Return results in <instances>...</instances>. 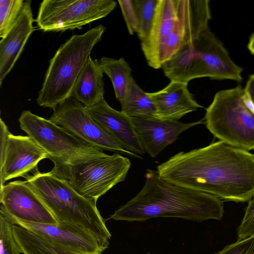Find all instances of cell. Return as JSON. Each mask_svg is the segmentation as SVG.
Listing matches in <instances>:
<instances>
[{"mask_svg": "<svg viewBox=\"0 0 254 254\" xmlns=\"http://www.w3.org/2000/svg\"><path fill=\"white\" fill-rule=\"evenodd\" d=\"M157 168L166 180L225 200L254 197V154L220 140L180 152Z\"/></svg>", "mask_w": 254, "mask_h": 254, "instance_id": "1", "label": "cell"}, {"mask_svg": "<svg viewBox=\"0 0 254 254\" xmlns=\"http://www.w3.org/2000/svg\"><path fill=\"white\" fill-rule=\"evenodd\" d=\"M145 177L141 190L110 219L132 222L169 217L201 222L222 218L223 202L217 196L166 180L157 171L148 169Z\"/></svg>", "mask_w": 254, "mask_h": 254, "instance_id": "2", "label": "cell"}, {"mask_svg": "<svg viewBox=\"0 0 254 254\" xmlns=\"http://www.w3.org/2000/svg\"><path fill=\"white\" fill-rule=\"evenodd\" d=\"M24 178L58 223L83 229L109 247L111 234L96 202L80 195L66 181L50 171L41 173L37 169Z\"/></svg>", "mask_w": 254, "mask_h": 254, "instance_id": "3", "label": "cell"}, {"mask_svg": "<svg viewBox=\"0 0 254 254\" xmlns=\"http://www.w3.org/2000/svg\"><path fill=\"white\" fill-rule=\"evenodd\" d=\"M161 68L171 81L187 83L200 77L237 82L243 79V69L233 61L209 28L164 63Z\"/></svg>", "mask_w": 254, "mask_h": 254, "instance_id": "4", "label": "cell"}, {"mask_svg": "<svg viewBox=\"0 0 254 254\" xmlns=\"http://www.w3.org/2000/svg\"><path fill=\"white\" fill-rule=\"evenodd\" d=\"M106 28L99 25L82 34H74L50 60L36 99L41 107L53 109L71 97L75 82Z\"/></svg>", "mask_w": 254, "mask_h": 254, "instance_id": "5", "label": "cell"}, {"mask_svg": "<svg viewBox=\"0 0 254 254\" xmlns=\"http://www.w3.org/2000/svg\"><path fill=\"white\" fill-rule=\"evenodd\" d=\"M204 121L220 141L254 150V107L241 86L217 92L206 109Z\"/></svg>", "mask_w": 254, "mask_h": 254, "instance_id": "6", "label": "cell"}, {"mask_svg": "<svg viewBox=\"0 0 254 254\" xmlns=\"http://www.w3.org/2000/svg\"><path fill=\"white\" fill-rule=\"evenodd\" d=\"M50 171L66 181L80 195L96 202L126 179L130 160L118 153L73 164L54 163Z\"/></svg>", "mask_w": 254, "mask_h": 254, "instance_id": "7", "label": "cell"}, {"mask_svg": "<svg viewBox=\"0 0 254 254\" xmlns=\"http://www.w3.org/2000/svg\"><path fill=\"white\" fill-rule=\"evenodd\" d=\"M18 122L20 128L47 153L54 163L73 164L107 155L29 110L21 113Z\"/></svg>", "mask_w": 254, "mask_h": 254, "instance_id": "8", "label": "cell"}, {"mask_svg": "<svg viewBox=\"0 0 254 254\" xmlns=\"http://www.w3.org/2000/svg\"><path fill=\"white\" fill-rule=\"evenodd\" d=\"M116 5L113 0H44L35 21L44 32L81 29L107 16Z\"/></svg>", "mask_w": 254, "mask_h": 254, "instance_id": "9", "label": "cell"}, {"mask_svg": "<svg viewBox=\"0 0 254 254\" xmlns=\"http://www.w3.org/2000/svg\"><path fill=\"white\" fill-rule=\"evenodd\" d=\"M53 110L49 120L78 139L103 151H115L141 158L139 155L125 149L73 97H69Z\"/></svg>", "mask_w": 254, "mask_h": 254, "instance_id": "10", "label": "cell"}, {"mask_svg": "<svg viewBox=\"0 0 254 254\" xmlns=\"http://www.w3.org/2000/svg\"><path fill=\"white\" fill-rule=\"evenodd\" d=\"M0 215L10 223L69 251L81 254H101L107 248L88 231L67 224L32 223L15 218L0 206Z\"/></svg>", "mask_w": 254, "mask_h": 254, "instance_id": "11", "label": "cell"}, {"mask_svg": "<svg viewBox=\"0 0 254 254\" xmlns=\"http://www.w3.org/2000/svg\"><path fill=\"white\" fill-rule=\"evenodd\" d=\"M210 19L209 0H179L178 15L165 47L163 64L181 49L197 39L209 28Z\"/></svg>", "mask_w": 254, "mask_h": 254, "instance_id": "12", "label": "cell"}, {"mask_svg": "<svg viewBox=\"0 0 254 254\" xmlns=\"http://www.w3.org/2000/svg\"><path fill=\"white\" fill-rule=\"evenodd\" d=\"M0 206L11 216L26 222L58 224L53 214L25 181L0 187Z\"/></svg>", "mask_w": 254, "mask_h": 254, "instance_id": "13", "label": "cell"}, {"mask_svg": "<svg viewBox=\"0 0 254 254\" xmlns=\"http://www.w3.org/2000/svg\"><path fill=\"white\" fill-rule=\"evenodd\" d=\"M48 158L47 153L29 136L10 133L3 160L0 162V187L14 178H25Z\"/></svg>", "mask_w": 254, "mask_h": 254, "instance_id": "14", "label": "cell"}, {"mask_svg": "<svg viewBox=\"0 0 254 254\" xmlns=\"http://www.w3.org/2000/svg\"><path fill=\"white\" fill-rule=\"evenodd\" d=\"M131 119L145 152L153 158L176 141L183 132L196 125L205 124L203 120L183 123L157 118Z\"/></svg>", "mask_w": 254, "mask_h": 254, "instance_id": "15", "label": "cell"}, {"mask_svg": "<svg viewBox=\"0 0 254 254\" xmlns=\"http://www.w3.org/2000/svg\"><path fill=\"white\" fill-rule=\"evenodd\" d=\"M179 0H158L153 25L147 37L140 43L148 65L159 69L168 38L177 18Z\"/></svg>", "mask_w": 254, "mask_h": 254, "instance_id": "16", "label": "cell"}, {"mask_svg": "<svg viewBox=\"0 0 254 254\" xmlns=\"http://www.w3.org/2000/svg\"><path fill=\"white\" fill-rule=\"evenodd\" d=\"M85 108L94 121L125 149L137 155L145 153L131 119L122 111L112 108L104 99Z\"/></svg>", "mask_w": 254, "mask_h": 254, "instance_id": "17", "label": "cell"}, {"mask_svg": "<svg viewBox=\"0 0 254 254\" xmlns=\"http://www.w3.org/2000/svg\"><path fill=\"white\" fill-rule=\"evenodd\" d=\"M31 0L24 1L15 24L0 41V86L12 69L31 34L35 30Z\"/></svg>", "mask_w": 254, "mask_h": 254, "instance_id": "18", "label": "cell"}, {"mask_svg": "<svg viewBox=\"0 0 254 254\" xmlns=\"http://www.w3.org/2000/svg\"><path fill=\"white\" fill-rule=\"evenodd\" d=\"M188 83L171 81L162 89L147 94L154 104L157 118L178 121L187 114L203 108L193 98Z\"/></svg>", "mask_w": 254, "mask_h": 254, "instance_id": "19", "label": "cell"}, {"mask_svg": "<svg viewBox=\"0 0 254 254\" xmlns=\"http://www.w3.org/2000/svg\"><path fill=\"white\" fill-rule=\"evenodd\" d=\"M103 73L99 61L90 56L77 78L71 97L85 107L98 103L104 99Z\"/></svg>", "mask_w": 254, "mask_h": 254, "instance_id": "20", "label": "cell"}, {"mask_svg": "<svg viewBox=\"0 0 254 254\" xmlns=\"http://www.w3.org/2000/svg\"><path fill=\"white\" fill-rule=\"evenodd\" d=\"M120 103L121 111L130 118H157L156 107L147 92L139 86L132 76Z\"/></svg>", "mask_w": 254, "mask_h": 254, "instance_id": "21", "label": "cell"}, {"mask_svg": "<svg viewBox=\"0 0 254 254\" xmlns=\"http://www.w3.org/2000/svg\"><path fill=\"white\" fill-rule=\"evenodd\" d=\"M12 231L23 254H81L58 246L16 225L12 224Z\"/></svg>", "mask_w": 254, "mask_h": 254, "instance_id": "22", "label": "cell"}, {"mask_svg": "<svg viewBox=\"0 0 254 254\" xmlns=\"http://www.w3.org/2000/svg\"><path fill=\"white\" fill-rule=\"evenodd\" d=\"M100 65L110 78L114 89L116 99L120 102L126 92L132 77V69L123 58L119 59L103 57L99 60Z\"/></svg>", "mask_w": 254, "mask_h": 254, "instance_id": "23", "label": "cell"}, {"mask_svg": "<svg viewBox=\"0 0 254 254\" xmlns=\"http://www.w3.org/2000/svg\"><path fill=\"white\" fill-rule=\"evenodd\" d=\"M135 8L138 29L136 33L141 41L148 36L154 22L158 0H133Z\"/></svg>", "mask_w": 254, "mask_h": 254, "instance_id": "24", "label": "cell"}, {"mask_svg": "<svg viewBox=\"0 0 254 254\" xmlns=\"http://www.w3.org/2000/svg\"><path fill=\"white\" fill-rule=\"evenodd\" d=\"M23 0H0V37H4L15 24L22 10Z\"/></svg>", "mask_w": 254, "mask_h": 254, "instance_id": "25", "label": "cell"}, {"mask_svg": "<svg viewBox=\"0 0 254 254\" xmlns=\"http://www.w3.org/2000/svg\"><path fill=\"white\" fill-rule=\"evenodd\" d=\"M13 236L12 224L0 215V254H20Z\"/></svg>", "mask_w": 254, "mask_h": 254, "instance_id": "26", "label": "cell"}, {"mask_svg": "<svg viewBox=\"0 0 254 254\" xmlns=\"http://www.w3.org/2000/svg\"><path fill=\"white\" fill-rule=\"evenodd\" d=\"M254 236V197L249 201L241 224L237 230L238 241Z\"/></svg>", "mask_w": 254, "mask_h": 254, "instance_id": "27", "label": "cell"}, {"mask_svg": "<svg viewBox=\"0 0 254 254\" xmlns=\"http://www.w3.org/2000/svg\"><path fill=\"white\" fill-rule=\"evenodd\" d=\"M118 1L129 33L130 35L137 33L138 22L133 0H119Z\"/></svg>", "mask_w": 254, "mask_h": 254, "instance_id": "28", "label": "cell"}, {"mask_svg": "<svg viewBox=\"0 0 254 254\" xmlns=\"http://www.w3.org/2000/svg\"><path fill=\"white\" fill-rule=\"evenodd\" d=\"M216 254H254V236L227 245Z\"/></svg>", "mask_w": 254, "mask_h": 254, "instance_id": "29", "label": "cell"}, {"mask_svg": "<svg viewBox=\"0 0 254 254\" xmlns=\"http://www.w3.org/2000/svg\"><path fill=\"white\" fill-rule=\"evenodd\" d=\"M9 132L8 127L4 122L0 119V162L4 158L5 148L7 143Z\"/></svg>", "mask_w": 254, "mask_h": 254, "instance_id": "30", "label": "cell"}, {"mask_svg": "<svg viewBox=\"0 0 254 254\" xmlns=\"http://www.w3.org/2000/svg\"><path fill=\"white\" fill-rule=\"evenodd\" d=\"M244 89V91L254 107V74L251 75Z\"/></svg>", "mask_w": 254, "mask_h": 254, "instance_id": "31", "label": "cell"}, {"mask_svg": "<svg viewBox=\"0 0 254 254\" xmlns=\"http://www.w3.org/2000/svg\"><path fill=\"white\" fill-rule=\"evenodd\" d=\"M248 48L250 52L254 55V33L251 35L250 38Z\"/></svg>", "mask_w": 254, "mask_h": 254, "instance_id": "32", "label": "cell"}, {"mask_svg": "<svg viewBox=\"0 0 254 254\" xmlns=\"http://www.w3.org/2000/svg\"></svg>", "mask_w": 254, "mask_h": 254, "instance_id": "33", "label": "cell"}]
</instances>
